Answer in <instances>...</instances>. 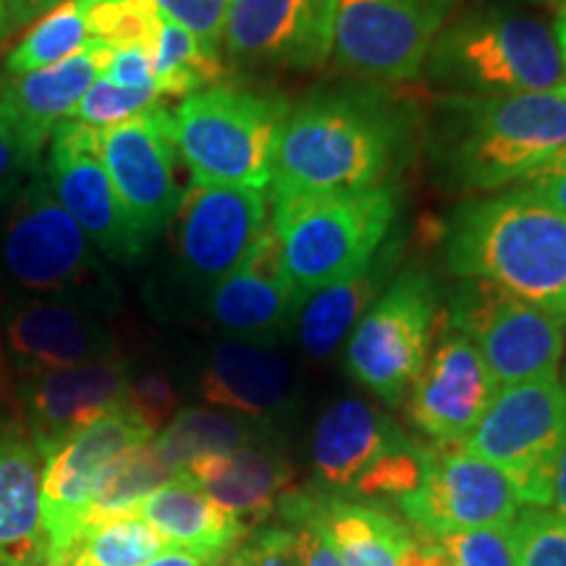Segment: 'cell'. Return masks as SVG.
Instances as JSON below:
<instances>
[{"label": "cell", "instance_id": "1", "mask_svg": "<svg viewBox=\"0 0 566 566\" xmlns=\"http://www.w3.org/2000/svg\"><path fill=\"white\" fill-rule=\"evenodd\" d=\"M405 145L407 116L384 90L315 92L283 118L271 197H328L384 187Z\"/></svg>", "mask_w": 566, "mask_h": 566}, {"label": "cell", "instance_id": "2", "mask_svg": "<svg viewBox=\"0 0 566 566\" xmlns=\"http://www.w3.org/2000/svg\"><path fill=\"white\" fill-rule=\"evenodd\" d=\"M443 265L533 304L566 325V216L516 187L467 200L443 233Z\"/></svg>", "mask_w": 566, "mask_h": 566}, {"label": "cell", "instance_id": "3", "mask_svg": "<svg viewBox=\"0 0 566 566\" xmlns=\"http://www.w3.org/2000/svg\"><path fill=\"white\" fill-rule=\"evenodd\" d=\"M566 153V84L541 92L441 103L436 158L459 192H495L520 184Z\"/></svg>", "mask_w": 566, "mask_h": 566}, {"label": "cell", "instance_id": "4", "mask_svg": "<svg viewBox=\"0 0 566 566\" xmlns=\"http://www.w3.org/2000/svg\"><path fill=\"white\" fill-rule=\"evenodd\" d=\"M0 292L6 300H59L101 315L118 300L101 252L55 200L45 168L0 195Z\"/></svg>", "mask_w": 566, "mask_h": 566}, {"label": "cell", "instance_id": "5", "mask_svg": "<svg viewBox=\"0 0 566 566\" xmlns=\"http://www.w3.org/2000/svg\"><path fill=\"white\" fill-rule=\"evenodd\" d=\"M430 82L472 97L541 92L566 84L554 27L533 13L491 6L446 24L424 61Z\"/></svg>", "mask_w": 566, "mask_h": 566}, {"label": "cell", "instance_id": "6", "mask_svg": "<svg viewBox=\"0 0 566 566\" xmlns=\"http://www.w3.org/2000/svg\"><path fill=\"white\" fill-rule=\"evenodd\" d=\"M399 212L394 187L273 200L271 229L302 302L342 281L384 250Z\"/></svg>", "mask_w": 566, "mask_h": 566}, {"label": "cell", "instance_id": "7", "mask_svg": "<svg viewBox=\"0 0 566 566\" xmlns=\"http://www.w3.org/2000/svg\"><path fill=\"white\" fill-rule=\"evenodd\" d=\"M286 113L289 103L281 95L226 84L184 97L171 113V134L192 184L265 192Z\"/></svg>", "mask_w": 566, "mask_h": 566}, {"label": "cell", "instance_id": "8", "mask_svg": "<svg viewBox=\"0 0 566 566\" xmlns=\"http://www.w3.org/2000/svg\"><path fill=\"white\" fill-rule=\"evenodd\" d=\"M424 443L363 399H338L317 417L313 472L323 493L399 504L422 483Z\"/></svg>", "mask_w": 566, "mask_h": 566}, {"label": "cell", "instance_id": "9", "mask_svg": "<svg viewBox=\"0 0 566 566\" xmlns=\"http://www.w3.org/2000/svg\"><path fill=\"white\" fill-rule=\"evenodd\" d=\"M438 325V294L428 273H396L346 342V373L388 407L405 405L428 359Z\"/></svg>", "mask_w": 566, "mask_h": 566}, {"label": "cell", "instance_id": "10", "mask_svg": "<svg viewBox=\"0 0 566 566\" xmlns=\"http://www.w3.org/2000/svg\"><path fill=\"white\" fill-rule=\"evenodd\" d=\"M566 438V388L558 378L499 388L462 446L512 480L522 506H548Z\"/></svg>", "mask_w": 566, "mask_h": 566}, {"label": "cell", "instance_id": "11", "mask_svg": "<svg viewBox=\"0 0 566 566\" xmlns=\"http://www.w3.org/2000/svg\"><path fill=\"white\" fill-rule=\"evenodd\" d=\"M443 317L475 342L499 388L558 378L566 325L554 315L501 292L493 283L462 279Z\"/></svg>", "mask_w": 566, "mask_h": 566}, {"label": "cell", "instance_id": "12", "mask_svg": "<svg viewBox=\"0 0 566 566\" xmlns=\"http://www.w3.org/2000/svg\"><path fill=\"white\" fill-rule=\"evenodd\" d=\"M263 189L192 184L171 226L174 279L187 294L208 296L237 271L268 229Z\"/></svg>", "mask_w": 566, "mask_h": 566}, {"label": "cell", "instance_id": "13", "mask_svg": "<svg viewBox=\"0 0 566 566\" xmlns=\"http://www.w3.org/2000/svg\"><path fill=\"white\" fill-rule=\"evenodd\" d=\"M459 0H338L334 59L373 82L420 76L446 17Z\"/></svg>", "mask_w": 566, "mask_h": 566}, {"label": "cell", "instance_id": "14", "mask_svg": "<svg viewBox=\"0 0 566 566\" xmlns=\"http://www.w3.org/2000/svg\"><path fill=\"white\" fill-rule=\"evenodd\" d=\"M399 512L420 535L512 525L522 501L512 480L462 443L424 446L422 483L399 501Z\"/></svg>", "mask_w": 566, "mask_h": 566}, {"label": "cell", "instance_id": "15", "mask_svg": "<svg viewBox=\"0 0 566 566\" xmlns=\"http://www.w3.org/2000/svg\"><path fill=\"white\" fill-rule=\"evenodd\" d=\"M101 160L134 229L147 244L174 221L187 195L179 181V153L171 134V111L153 105L132 122L101 129Z\"/></svg>", "mask_w": 566, "mask_h": 566}, {"label": "cell", "instance_id": "16", "mask_svg": "<svg viewBox=\"0 0 566 566\" xmlns=\"http://www.w3.org/2000/svg\"><path fill=\"white\" fill-rule=\"evenodd\" d=\"M155 433L126 405L111 409L69 441L42 464V516L48 530V562L61 564L76 537L82 514L105 470L134 446L147 443Z\"/></svg>", "mask_w": 566, "mask_h": 566}, {"label": "cell", "instance_id": "17", "mask_svg": "<svg viewBox=\"0 0 566 566\" xmlns=\"http://www.w3.org/2000/svg\"><path fill=\"white\" fill-rule=\"evenodd\" d=\"M101 129L80 122H61L53 129L45 179L55 200L74 218L90 244L105 258L134 263L147 252L145 239L126 216L111 176L101 160Z\"/></svg>", "mask_w": 566, "mask_h": 566}, {"label": "cell", "instance_id": "18", "mask_svg": "<svg viewBox=\"0 0 566 566\" xmlns=\"http://www.w3.org/2000/svg\"><path fill=\"white\" fill-rule=\"evenodd\" d=\"M338 0H231L223 51L242 69H321L334 55Z\"/></svg>", "mask_w": 566, "mask_h": 566}, {"label": "cell", "instance_id": "19", "mask_svg": "<svg viewBox=\"0 0 566 566\" xmlns=\"http://www.w3.org/2000/svg\"><path fill=\"white\" fill-rule=\"evenodd\" d=\"M436 334L433 352L409 388L407 415L433 443H462L483 420L499 386L475 342L451 328L443 315Z\"/></svg>", "mask_w": 566, "mask_h": 566}, {"label": "cell", "instance_id": "20", "mask_svg": "<svg viewBox=\"0 0 566 566\" xmlns=\"http://www.w3.org/2000/svg\"><path fill=\"white\" fill-rule=\"evenodd\" d=\"M302 304L283 263L279 237L268 223L242 265L205 296L202 307L229 338L273 346L294 334Z\"/></svg>", "mask_w": 566, "mask_h": 566}, {"label": "cell", "instance_id": "21", "mask_svg": "<svg viewBox=\"0 0 566 566\" xmlns=\"http://www.w3.org/2000/svg\"><path fill=\"white\" fill-rule=\"evenodd\" d=\"M0 328L21 378L118 357V342L101 313L71 302L6 300Z\"/></svg>", "mask_w": 566, "mask_h": 566}, {"label": "cell", "instance_id": "22", "mask_svg": "<svg viewBox=\"0 0 566 566\" xmlns=\"http://www.w3.org/2000/svg\"><path fill=\"white\" fill-rule=\"evenodd\" d=\"M132 367L126 359H103L63 370L24 375L19 384L21 415L42 462L76 430L126 405Z\"/></svg>", "mask_w": 566, "mask_h": 566}, {"label": "cell", "instance_id": "23", "mask_svg": "<svg viewBox=\"0 0 566 566\" xmlns=\"http://www.w3.org/2000/svg\"><path fill=\"white\" fill-rule=\"evenodd\" d=\"M197 391L221 412L265 424L294 405L296 375L273 346L226 338L210 346Z\"/></svg>", "mask_w": 566, "mask_h": 566}, {"label": "cell", "instance_id": "24", "mask_svg": "<svg viewBox=\"0 0 566 566\" xmlns=\"http://www.w3.org/2000/svg\"><path fill=\"white\" fill-rule=\"evenodd\" d=\"M113 48L92 40L71 59L30 74L0 76V113L30 145L42 150L61 122L74 116L92 84L108 71Z\"/></svg>", "mask_w": 566, "mask_h": 566}, {"label": "cell", "instance_id": "25", "mask_svg": "<svg viewBox=\"0 0 566 566\" xmlns=\"http://www.w3.org/2000/svg\"><path fill=\"white\" fill-rule=\"evenodd\" d=\"M181 475L247 530L265 525L294 488L289 459L263 436L223 454L195 459Z\"/></svg>", "mask_w": 566, "mask_h": 566}, {"label": "cell", "instance_id": "26", "mask_svg": "<svg viewBox=\"0 0 566 566\" xmlns=\"http://www.w3.org/2000/svg\"><path fill=\"white\" fill-rule=\"evenodd\" d=\"M42 457L21 420H0V566L48 562Z\"/></svg>", "mask_w": 566, "mask_h": 566}, {"label": "cell", "instance_id": "27", "mask_svg": "<svg viewBox=\"0 0 566 566\" xmlns=\"http://www.w3.org/2000/svg\"><path fill=\"white\" fill-rule=\"evenodd\" d=\"M132 514L145 520L166 541V546L200 556L208 564L221 562L237 551L250 533L242 522L212 504L181 472L139 501Z\"/></svg>", "mask_w": 566, "mask_h": 566}, {"label": "cell", "instance_id": "28", "mask_svg": "<svg viewBox=\"0 0 566 566\" xmlns=\"http://www.w3.org/2000/svg\"><path fill=\"white\" fill-rule=\"evenodd\" d=\"M399 252L401 239L388 237L384 250L365 268L342 281L328 283L302 304L294 331L310 359L334 357L338 346L349 338L354 325L359 323V317L384 294L394 268L399 263Z\"/></svg>", "mask_w": 566, "mask_h": 566}, {"label": "cell", "instance_id": "29", "mask_svg": "<svg viewBox=\"0 0 566 566\" xmlns=\"http://www.w3.org/2000/svg\"><path fill=\"white\" fill-rule=\"evenodd\" d=\"M315 512L344 566H407L417 535L384 509L315 491Z\"/></svg>", "mask_w": 566, "mask_h": 566}, {"label": "cell", "instance_id": "30", "mask_svg": "<svg viewBox=\"0 0 566 566\" xmlns=\"http://www.w3.org/2000/svg\"><path fill=\"white\" fill-rule=\"evenodd\" d=\"M263 424L244 417L221 412V409H181L174 420L153 438L155 449L171 470L179 472L200 457L223 454L260 438Z\"/></svg>", "mask_w": 566, "mask_h": 566}, {"label": "cell", "instance_id": "31", "mask_svg": "<svg viewBox=\"0 0 566 566\" xmlns=\"http://www.w3.org/2000/svg\"><path fill=\"white\" fill-rule=\"evenodd\" d=\"M174 478L176 472L163 462L153 438L147 443L134 446L132 451H126V454L118 457L116 462L105 470L101 485H97L95 495H92L87 512L82 514L80 527H76V537H80L84 530L101 525L105 520H113V516L132 514L139 501H145L147 495L158 491L160 485H166L168 480Z\"/></svg>", "mask_w": 566, "mask_h": 566}, {"label": "cell", "instance_id": "32", "mask_svg": "<svg viewBox=\"0 0 566 566\" xmlns=\"http://www.w3.org/2000/svg\"><path fill=\"white\" fill-rule=\"evenodd\" d=\"M155 90L160 97H189L216 87L223 80V55L205 48L176 21L163 17L158 42L153 48Z\"/></svg>", "mask_w": 566, "mask_h": 566}, {"label": "cell", "instance_id": "33", "mask_svg": "<svg viewBox=\"0 0 566 566\" xmlns=\"http://www.w3.org/2000/svg\"><path fill=\"white\" fill-rule=\"evenodd\" d=\"M163 548L166 541L145 520L122 514L84 530L59 566H142Z\"/></svg>", "mask_w": 566, "mask_h": 566}, {"label": "cell", "instance_id": "34", "mask_svg": "<svg viewBox=\"0 0 566 566\" xmlns=\"http://www.w3.org/2000/svg\"><path fill=\"white\" fill-rule=\"evenodd\" d=\"M90 42V32L74 0H63L53 11L38 19L13 51L6 55L3 74H30L71 59Z\"/></svg>", "mask_w": 566, "mask_h": 566}, {"label": "cell", "instance_id": "35", "mask_svg": "<svg viewBox=\"0 0 566 566\" xmlns=\"http://www.w3.org/2000/svg\"><path fill=\"white\" fill-rule=\"evenodd\" d=\"M92 40H101L113 51L145 48L158 42L163 13L155 0H74Z\"/></svg>", "mask_w": 566, "mask_h": 566}, {"label": "cell", "instance_id": "36", "mask_svg": "<svg viewBox=\"0 0 566 566\" xmlns=\"http://www.w3.org/2000/svg\"><path fill=\"white\" fill-rule=\"evenodd\" d=\"M514 533L516 566H566V516L556 509H520Z\"/></svg>", "mask_w": 566, "mask_h": 566}, {"label": "cell", "instance_id": "37", "mask_svg": "<svg viewBox=\"0 0 566 566\" xmlns=\"http://www.w3.org/2000/svg\"><path fill=\"white\" fill-rule=\"evenodd\" d=\"M158 103L160 95L155 87H118L108 76H101V80L92 84L87 95L82 97V103L76 105L71 122L92 126V129H111V126L132 122L139 113H145Z\"/></svg>", "mask_w": 566, "mask_h": 566}, {"label": "cell", "instance_id": "38", "mask_svg": "<svg viewBox=\"0 0 566 566\" xmlns=\"http://www.w3.org/2000/svg\"><path fill=\"white\" fill-rule=\"evenodd\" d=\"M430 541L443 551L451 566H516L514 522L512 525L443 533Z\"/></svg>", "mask_w": 566, "mask_h": 566}, {"label": "cell", "instance_id": "39", "mask_svg": "<svg viewBox=\"0 0 566 566\" xmlns=\"http://www.w3.org/2000/svg\"><path fill=\"white\" fill-rule=\"evenodd\" d=\"M275 514L281 516V525L292 527L296 533L302 566H344L334 543H331V535L325 533L323 522L317 520L315 491H302V488L294 485L279 501Z\"/></svg>", "mask_w": 566, "mask_h": 566}, {"label": "cell", "instance_id": "40", "mask_svg": "<svg viewBox=\"0 0 566 566\" xmlns=\"http://www.w3.org/2000/svg\"><path fill=\"white\" fill-rule=\"evenodd\" d=\"M126 407L134 409L153 433H158L179 412V391H176L171 375L163 370H145L134 375L132 370Z\"/></svg>", "mask_w": 566, "mask_h": 566}, {"label": "cell", "instance_id": "41", "mask_svg": "<svg viewBox=\"0 0 566 566\" xmlns=\"http://www.w3.org/2000/svg\"><path fill=\"white\" fill-rule=\"evenodd\" d=\"M155 3L163 17L195 34L205 48L221 53L226 13H229L231 0H155Z\"/></svg>", "mask_w": 566, "mask_h": 566}, {"label": "cell", "instance_id": "42", "mask_svg": "<svg viewBox=\"0 0 566 566\" xmlns=\"http://www.w3.org/2000/svg\"><path fill=\"white\" fill-rule=\"evenodd\" d=\"M233 556L247 566H302L300 541L286 525H260L250 530Z\"/></svg>", "mask_w": 566, "mask_h": 566}, {"label": "cell", "instance_id": "43", "mask_svg": "<svg viewBox=\"0 0 566 566\" xmlns=\"http://www.w3.org/2000/svg\"><path fill=\"white\" fill-rule=\"evenodd\" d=\"M45 168L42 150L30 145L9 118L0 113V195L9 192L19 181L30 179Z\"/></svg>", "mask_w": 566, "mask_h": 566}, {"label": "cell", "instance_id": "44", "mask_svg": "<svg viewBox=\"0 0 566 566\" xmlns=\"http://www.w3.org/2000/svg\"><path fill=\"white\" fill-rule=\"evenodd\" d=\"M105 76L118 87H155V61L153 51L145 48H129V51H116Z\"/></svg>", "mask_w": 566, "mask_h": 566}, {"label": "cell", "instance_id": "45", "mask_svg": "<svg viewBox=\"0 0 566 566\" xmlns=\"http://www.w3.org/2000/svg\"><path fill=\"white\" fill-rule=\"evenodd\" d=\"M520 187L566 216V153L522 179Z\"/></svg>", "mask_w": 566, "mask_h": 566}, {"label": "cell", "instance_id": "46", "mask_svg": "<svg viewBox=\"0 0 566 566\" xmlns=\"http://www.w3.org/2000/svg\"><path fill=\"white\" fill-rule=\"evenodd\" d=\"M63 0H6V13H9L11 32L17 27L27 24V21L42 19L48 11H53L55 6H61Z\"/></svg>", "mask_w": 566, "mask_h": 566}, {"label": "cell", "instance_id": "47", "mask_svg": "<svg viewBox=\"0 0 566 566\" xmlns=\"http://www.w3.org/2000/svg\"><path fill=\"white\" fill-rule=\"evenodd\" d=\"M407 566H451V562L428 535H417V546Z\"/></svg>", "mask_w": 566, "mask_h": 566}, {"label": "cell", "instance_id": "48", "mask_svg": "<svg viewBox=\"0 0 566 566\" xmlns=\"http://www.w3.org/2000/svg\"><path fill=\"white\" fill-rule=\"evenodd\" d=\"M551 504L558 514L566 516V438L562 451H558L556 470H554V485H551Z\"/></svg>", "mask_w": 566, "mask_h": 566}, {"label": "cell", "instance_id": "49", "mask_svg": "<svg viewBox=\"0 0 566 566\" xmlns=\"http://www.w3.org/2000/svg\"><path fill=\"white\" fill-rule=\"evenodd\" d=\"M142 566H210V564L202 562L200 556L187 554V551L168 546V548H163L158 556H153L150 562L142 564Z\"/></svg>", "mask_w": 566, "mask_h": 566}, {"label": "cell", "instance_id": "50", "mask_svg": "<svg viewBox=\"0 0 566 566\" xmlns=\"http://www.w3.org/2000/svg\"><path fill=\"white\" fill-rule=\"evenodd\" d=\"M554 34H556L558 51H562V59H564V66H566V0H564L562 6H558V17H556V24H554Z\"/></svg>", "mask_w": 566, "mask_h": 566}, {"label": "cell", "instance_id": "51", "mask_svg": "<svg viewBox=\"0 0 566 566\" xmlns=\"http://www.w3.org/2000/svg\"><path fill=\"white\" fill-rule=\"evenodd\" d=\"M9 32H11V24H9V13H6V0H0V38H6Z\"/></svg>", "mask_w": 566, "mask_h": 566}, {"label": "cell", "instance_id": "52", "mask_svg": "<svg viewBox=\"0 0 566 566\" xmlns=\"http://www.w3.org/2000/svg\"><path fill=\"white\" fill-rule=\"evenodd\" d=\"M6 349H3V338H0V386H3V378H6Z\"/></svg>", "mask_w": 566, "mask_h": 566}, {"label": "cell", "instance_id": "53", "mask_svg": "<svg viewBox=\"0 0 566 566\" xmlns=\"http://www.w3.org/2000/svg\"><path fill=\"white\" fill-rule=\"evenodd\" d=\"M223 566H247V564H244V562H239V558H237V556H231V558H229V562H226Z\"/></svg>", "mask_w": 566, "mask_h": 566}, {"label": "cell", "instance_id": "54", "mask_svg": "<svg viewBox=\"0 0 566 566\" xmlns=\"http://www.w3.org/2000/svg\"><path fill=\"white\" fill-rule=\"evenodd\" d=\"M537 3H554V6H562L564 0H537Z\"/></svg>", "mask_w": 566, "mask_h": 566}, {"label": "cell", "instance_id": "55", "mask_svg": "<svg viewBox=\"0 0 566 566\" xmlns=\"http://www.w3.org/2000/svg\"><path fill=\"white\" fill-rule=\"evenodd\" d=\"M38 566H59V564H51V562H42V564H38Z\"/></svg>", "mask_w": 566, "mask_h": 566}, {"label": "cell", "instance_id": "56", "mask_svg": "<svg viewBox=\"0 0 566 566\" xmlns=\"http://www.w3.org/2000/svg\"><path fill=\"white\" fill-rule=\"evenodd\" d=\"M564 388H566V373H564Z\"/></svg>", "mask_w": 566, "mask_h": 566}, {"label": "cell", "instance_id": "57", "mask_svg": "<svg viewBox=\"0 0 566 566\" xmlns=\"http://www.w3.org/2000/svg\"><path fill=\"white\" fill-rule=\"evenodd\" d=\"M0 304H3V300H0Z\"/></svg>", "mask_w": 566, "mask_h": 566}]
</instances>
